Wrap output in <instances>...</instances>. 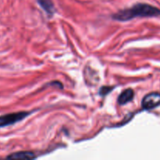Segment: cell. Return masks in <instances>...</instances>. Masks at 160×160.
<instances>
[{
	"label": "cell",
	"instance_id": "5b68a950",
	"mask_svg": "<svg viewBox=\"0 0 160 160\" xmlns=\"http://www.w3.org/2000/svg\"><path fill=\"white\" fill-rule=\"evenodd\" d=\"M134 96V91L131 88H128L123 91L118 97V103L120 105H125L131 102Z\"/></svg>",
	"mask_w": 160,
	"mask_h": 160
},
{
	"label": "cell",
	"instance_id": "8992f818",
	"mask_svg": "<svg viewBox=\"0 0 160 160\" xmlns=\"http://www.w3.org/2000/svg\"><path fill=\"white\" fill-rule=\"evenodd\" d=\"M35 158L34 152H18L12 153L6 157L9 159H32Z\"/></svg>",
	"mask_w": 160,
	"mask_h": 160
},
{
	"label": "cell",
	"instance_id": "7a4b0ae2",
	"mask_svg": "<svg viewBox=\"0 0 160 160\" xmlns=\"http://www.w3.org/2000/svg\"><path fill=\"white\" fill-rule=\"evenodd\" d=\"M31 114V112L21 111V112H11L0 116V128L11 126L18 122L22 121Z\"/></svg>",
	"mask_w": 160,
	"mask_h": 160
},
{
	"label": "cell",
	"instance_id": "277c9868",
	"mask_svg": "<svg viewBox=\"0 0 160 160\" xmlns=\"http://www.w3.org/2000/svg\"><path fill=\"white\" fill-rule=\"evenodd\" d=\"M39 6L48 15H53L56 12L54 3L52 0H37Z\"/></svg>",
	"mask_w": 160,
	"mask_h": 160
},
{
	"label": "cell",
	"instance_id": "3957f363",
	"mask_svg": "<svg viewBox=\"0 0 160 160\" xmlns=\"http://www.w3.org/2000/svg\"><path fill=\"white\" fill-rule=\"evenodd\" d=\"M160 105V93L151 92L144 97L142 102V108L145 110L154 109Z\"/></svg>",
	"mask_w": 160,
	"mask_h": 160
},
{
	"label": "cell",
	"instance_id": "52a82bcc",
	"mask_svg": "<svg viewBox=\"0 0 160 160\" xmlns=\"http://www.w3.org/2000/svg\"><path fill=\"white\" fill-rule=\"evenodd\" d=\"M112 89H113V88L109 87V86H104V87L101 88V89L99 91V93L102 96H105V95H108Z\"/></svg>",
	"mask_w": 160,
	"mask_h": 160
},
{
	"label": "cell",
	"instance_id": "6da1fadb",
	"mask_svg": "<svg viewBox=\"0 0 160 160\" xmlns=\"http://www.w3.org/2000/svg\"><path fill=\"white\" fill-rule=\"evenodd\" d=\"M160 16V9L146 3H138L128 9H122L112 16L118 21H128L136 17H154Z\"/></svg>",
	"mask_w": 160,
	"mask_h": 160
}]
</instances>
